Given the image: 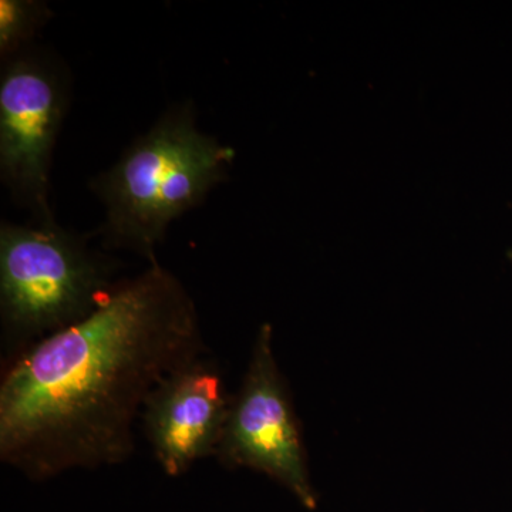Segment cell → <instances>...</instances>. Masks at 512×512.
Masks as SVG:
<instances>
[{
  "label": "cell",
  "mask_w": 512,
  "mask_h": 512,
  "mask_svg": "<svg viewBox=\"0 0 512 512\" xmlns=\"http://www.w3.org/2000/svg\"><path fill=\"white\" fill-rule=\"evenodd\" d=\"M207 353L191 293L148 265L89 318L6 360L0 460L33 481L126 463L150 394Z\"/></svg>",
  "instance_id": "cell-1"
},
{
  "label": "cell",
  "mask_w": 512,
  "mask_h": 512,
  "mask_svg": "<svg viewBox=\"0 0 512 512\" xmlns=\"http://www.w3.org/2000/svg\"><path fill=\"white\" fill-rule=\"evenodd\" d=\"M235 151L202 133L191 104L165 111L119 161L94 178L104 207L103 248L157 261L171 222L198 207L228 177Z\"/></svg>",
  "instance_id": "cell-2"
},
{
  "label": "cell",
  "mask_w": 512,
  "mask_h": 512,
  "mask_svg": "<svg viewBox=\"0 0 512 512\" xmlns=\"http://www.w3.org/2000/svg\"><path fill=\"white\" fill-rule=\"evenodd\" d=\"M109 256L47 224L0 225V323L8 359L89 318L120 284Z\"/></svg>",
  "instance_id": "cell-3"
},
{
  "label": "cell",
  "mask_w": 512,
  "mask_h": 512,
  "mask_svg": "<svg viewBox=\"0 0 512 512\" xmlns=\"http://www.w3.org/2000/svg\"><path fill=\"white\" fill-rule=\"evenodd\" d=\"M66 109V82L49 57L28 49L2 62L0 177L39 224L56 221L50 173Z\"/></svg>",
  "instance_id": "cell-4"
},
{
  "label": "cell",
  "mask_w": 512,
  "mask_h": 512,
  "mask_svg": "<svg viewBox=\"0 0 512 512\" xmlns=\"http://www.w3.org/2000/svg\"><path fill=\"white\" fill-rule=\"evenodd\" d=\"M272 326H261L244 380L232 396L217 458L229 470L251 468L284 485L308 510L318 504L298 419L276 365Z\"/></svg>",
  "instance_id": "cell-5"
},
{
  "label": "cell",
  "mask_w": 512,
  "mask_h": 512,
  "mask_svg": "<svg viewBox=\"0 0 512 512\" xmlns=\"http://www.w3.org/2000/svg\"><path fill=\"white\" fill-rule=\"evenodd\" d=\"M231 403L224 373L208 355L158 384L141 413L140 427L168 477L184 476L198 461L215 457Z\"/></svg>",
  "instance_id": "cell-6"
},
{
  "label": "cell",
  "mask_w": 512,
  "mask_h": 512,
  "mask_svg": "<svg viewBox=\"0 0 512 512\" xmlns=\"http://www.w3.org/2000/svg\"><path fill=\"white\" fill-rule=\"evenodd\" d=\"M52 19V10L37 0L0 2V56L2 62L29 49L37 32Z\"/></svg>",
  "instance_id": "cell-7"
},
{
  "label": "cell",
  "mask_w": 512,
  "mask_h": 512,
  "mask_svg": "<svg viewBox=\"0 0 512 512\" xmlns=\"http://www.w3.org/2000/svg\"><path fill=\"white\" fill-rule=\"evenodd\" d=\"M510 256H511V259H512V252H511Z\"/></svg>",
  "instance_id": "cell-8"
}]
</instances>
